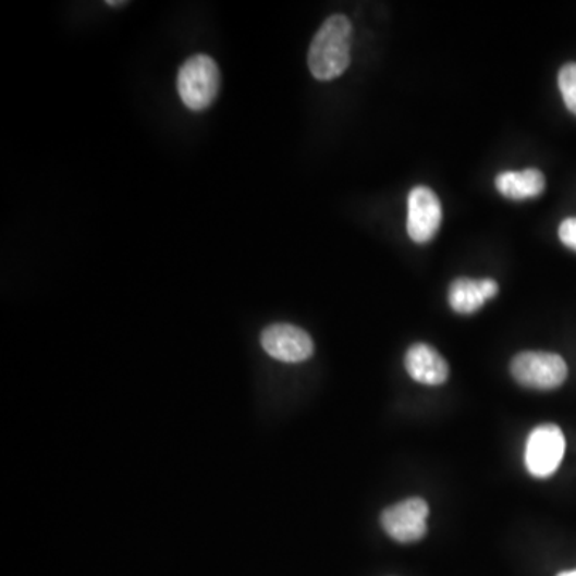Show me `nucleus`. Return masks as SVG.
Here are the masks:
<instances>
[{
  "mask_svg": "<svg viewBox=\"0 0 576 576\" xmlns=\"http://www.w3.org/2000/svg\"><path fill=\"white\" fill-rule=\"evenodd\" d=\"M442 223V206L434 191L417 186L408 196L407 231L412 241L426 244L432 241Z\"/></svg>",
  "mask_w": 576,
  "mask_h": 576,
  "instance_id": "7",
  "label": "nucleus"
},
{
  "mask_svg": "<svg viewBox=\"0 0 576 576\" xmlns=\"http://www.w3.org/2000/svg\"><path fill=\"white\" fill-rule=\"evenodd\" d=\"M559 88L568 111L576 115V63H568L559 73Z\"/></svg>",
  "mask_w": 576,
  "mask_h": 576,
  "instance_id": "11",
  "label": "nucleus"
},
{
  "mask_svg": "<svg viewBox=\"0 0 576 576\" xmlns=\"http://www.w3.org/2000/svg\"><path fill=\"white\" fill-rule=\"evenodd\" d=\"M353 47V26L343 15L323 22L309 47L308 64L317 81H333L347 70Z\"/></svg>",
  "mask_w": 576,
  "mask_h": 576,
  "instance_id": "1",
  "label": "nucleus"
},
{
  "mask_svg": "<svg viewBox=\"0 0 576 576\" xmlns=\"http://www.w3.org/2000/svg\"><path fill=\"white\" fill-rule=\"evenodd\" d=\"M220 84L218 64L207 54H196L184 61L176 77L180 98L194 112L206 111L215 103Z\"/></svg>",
  "mask_w": 576,
  "mask_h": 576,
  "instance_id": "2",
  "label": "nucleus"
},
{
  "mask_svg": "<svg viewBox=\"0 0 576 576\" xmlns=\"http://www.w3.org/2000/svg\"><path fill=\"white\" fill-rule=\"evenodd\" d=\"M261 346L269 356L289 364L303 363L315 353L311 336L290 323H274L262 330Z\"/></svg>",
  "mask_w": 576,
  "mask_h": 576,
  "instance_id": "6",
  "label": "nucleus"
},
{
  "mask_svg": "<svg viewBox=\"0 0 576 576\" xmlns=\"http://www.w3.org/2000/svg\"><path fill=\"white\" fill-rule=\"evenodd\" d=\"M559 237H561L562 244L576 252V218L562 221L561 228H559Z\"/></svg>",
  "mask_w": 576,
  "mask_h": 576,
  "instance_id": "12",
  "label": "nucleus"
},
{
  "mask_svg": "<svg viewBox=\"0 0 576 576\" xmlns=\"http://www.w3.org/2000/svg\"><path fill=\"white\" fill-rule=\"evenodd\" d=\"M557 576H576V571L562 572V574H559Z\"/></svg>",
  "mask_w": 576,
  "mask_h": 576,
  "instance_id": "14",
  "label": "nucleus"
},
{
  "mask_svg": "<svg viewBox=\"0 0 576 576\" xmlns=\"http://www.w3.org/2000/svg\"><path fill=\"white\" fill-rule=\"evenodd\" d=\"M429 506L421 498H408L381 514V525L399 543H415L428 530Z\"/></svg>",
  "mask_w": 576,
  "mask_h": 576,
  "instance_id": "5",
  "label": "nucleus"
},
{
  "mask_svg": "<svg viewBox=\"0 0 576 576\" xmlns=\"http://www.w3.org/2000/svg\"><path fill=\"white\" fill-rule=\"evenodd\" d=\"M125 2H112V0H109L108 7H112V9H121V7H124Z\"/></svg>",
  "mask_w": 576,
  "mask_h": 576,
  "instance_id": "13",
  "label": "nucleus"
},
{
  "mask_svg": "<svg viewBox=\"0 0 576 576\" xmlns=\"http://www.w3.org/2000/svg\"><path fill=\"white\" fill-rule=\"evenodd\" d=\"M511 373L528 390L551 391L567 380L565 360L552 353H520L511 363Z\"/></svg>",
  "mask_w": 576,
  "mask_h": 576,
  "instance_id": "3",
  "label": "nucleus"
},
{
  "mask_svg": "<svg viewBox=\"0 0 576 576\" xmlns=\"http://www.w3.org/2000/svg\"><path fill=\"white\" fill-rule=\"evenodd\" d=\"M498 293V284L492 279L473 281V279H456L449 290V303L453 311L458 315H474L482 308L487 299Z\"/></svg>",
  "mask_w": 576,
  "mask_h": 576,
  "instance_id": "9",
  "label": "nucleus"
},
{
  "mask_svg": "<svg viewBox=\"0 0 576 576\" xmlns=\"http://www.w3.org/2000/svg\"><path fill=\"white\" fill-rule=\"evenodd\" d=\"M565 453V438L555 425L535 428L525 446V465L528 473L538 479H547L557 471Z\"/></svg>",
  "mask_w": 576,
  "mask_h": 576,
  "instance_id": "4",
  "label": "nucleus"
},
{
  "mask_svg": "<svg viewBox=\"0 0 576 576\" xmlns=\"http://www.w3.org/2000/svg\"><path fill=\"white\" fill-rule=\"evenodd\" d=\"M405 368L415 381L429 387H438L445 383L449 377V366L444 357L429 346V344L417 343L405 354Z\"/></svg>",
  "mask_w": 576,
  "mask_h": 576,
  "instance_id": "8",
  "label": "nucleus"
},
{
  "mask_svg": "<svg viewBox=\"0 0 576 576\" xmlns=\"http://www.w3.org/2000/svg\"><path fill=\"white\" fill-rule=\"evenodd\" d=\"M495 186L507 199H534L543 193L547 180L540 170L535 169L524 172H503L497 176Z\"/></svg>",
  "mask_w": 576,
  "mask_h": 576,
  "instance_id": "10",
  "label": "nucleus"
}]
</instances>
